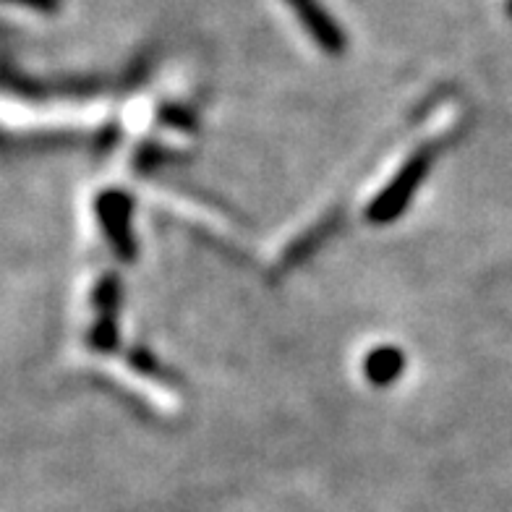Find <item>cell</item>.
<instances>
[{"mask_svg": "<svg viewBox=\"0 0 512 512\" xmlns=\"http://www.w3.org/2000/svg\"><path fill=\"white\" fill-rule=\"evenodd\" d=\"M11 3H21V6L34 8V11H42V14H53L58 8V0H11Z\"/></svg>", "mask_w": 512, "mask_h": 512, "instance_id": "ba28073f", "label": "cell"}, {"mask_svg": "<svg viewBox=\"0 0 512 512\" xmlns=\"http://www.w3.org/2000/svg\"><path fill=\"white\" fill-rule=\"evenodd\" d=\"M507 16L512 19V0H507Z\"/></svg>", "mask_w": 512, "mask_h": 512, "instance_id": "9c48e42d", "label": "cell"}, {"mask_svg": "<svg viewBox=\"0 0 512 512\" xmlns=\"http://www.w3.org/2000/svg\"><path fill=\"white\" fill-rule=\"evenodd\" d=\"M298 21L304 24L306 32L317 40L319 48L327 55H343L345 50V34L335 19L322 8L319 0H285Z\"/></svg>", "mask_w": 512, "mask_h": 512, "instance_id": "3957f363", "label": "cell"}, {"mask_svg": "<svg viewBox=\"0 0 512 512\" xmlns=\"http://www.w3.org/2000/svg\"><path fill=\"white\" fill-rule=\"evenodd\" d=\"M162 121L173 123V126H181V128H189L191 126V115L181 108H168L165 115H162Z\"/></svg>", "mask_w": 512, "mask_h": 512, "instance_id": "52a82bcc", "label": "cell"}, {"mask_svg": "<svg viewBox=\"0 0 512 512\" xmlns=\"http://www.w3.org/2000/svg\"><path fill=\"white\" fill-rule=\"evenodd\" d=\"M432 162L434 152L429 147L413 152V155L403 162V168L398 170V176L392 178V181L379 191L377 199L366 207V220H369L371 225H387L392 223V220H398L405 212V207L411 204L418 186H421V183L426 181V176H429Z\"/></svg>", "mask_w": 512, "mask_h": 512, "instance_id": "6da1fadb", "label": "cell"}, {"mask_svg": "<svg viewBox=\"0 0 512 512\" xmlns=\"http://www.w3.org/2000/svg\"><path fill=\"white\" fill-rule=\"evenodd\" d=\"M403 369H405L403 351L392 348V345L374 348L364 361L366 379H369L371 384H377V387H387V384L395 382V379L403 374Z\"/></svg>", "mask_w": 512, "mask_h": 512, "instance_id": "277c9868", "label": "cell"}, {"mask_svg": "<svg viewBox=\"0 0 512 512\" xmlns=\"http://www.w3.org/2000/svg\"><path fill=\"white\" fill-rule=\"evenodd\" d=\"M92 304H95L100 317H115L118 304H121V283L115 275L100 277L95 293H92Z\"/></svg>", "mask_w": 512, "mask_h": 512, "instance_id": "5b68a950", "label": "cell"}, {"mask_svg": "<svg viewBox=\"0 0 512 512\" xmlns=\"http://www.w3.org/2000/svg\"><path fill=\"white\" fill-rule=\"evenodd\" d=\"M131 212H134V199L123 191H105L97 196L95 215L102 233L108 238L110 249L118 254L123 262L136 259V241L131 230Z\"/></svg>", "mask_w": 512, "mask_h": 512, "instance_id": "7a4b0ae2", "label": "cell"}, {"mask_svg": "<svg viewBox=\"0 0 512 512\" xmlns=\"http://www.w3.org/2000/svg\"><path fill=\"white\" fill-rule=\"evenodd\" d=\"M89 345L100 353H113L118 348V324H115V317H97L95 327L89 330Z\"/></svg>", "mask_w": 512, "mask_h": 512, "instance_id": "8992f818", "label": "cell"}]
</instances>
